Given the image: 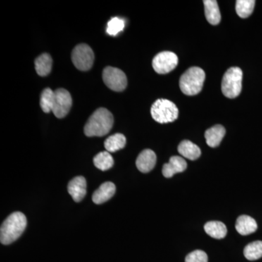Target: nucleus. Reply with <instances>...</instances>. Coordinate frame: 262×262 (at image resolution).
Returning <instances> with one entry per match:
<instances>
[{
	"label": "nucleus",
	"mask_w": 262,
	"mask_h": 262,
	"mask_svg": "<svg viewBox=\"0 0 262 262\" xmlns=\"http://www.w3.org/2000/svg\"><path fill=\"white\" fill-rule=\"evenodd\" d=\"M94 53L87 44H80L74 48L72 60L76 68L80 71H88L92 68L94 62Z\"/></svg>",
	"instance_id": "6"
},
{
	"label": "nucleus",
	"mask_w": 262,
	"mask_h": 262,
	"mask_svg": "<svg viewBox=\"0 0 262 262\" xmlns=\"http://www.w3.org/2000/svg\"><path fill=\"white\" fill-rule=\"evenodd\" d=\"M204 229L208 235L215 239L225 238L227 233V227L225 224L217 221H213L206 223Z\"/></svg>",
	"instance_id": "18"
},
{
	"label": "nucleus",
	"mask_w": 262,
	"mask_h": 262,
	"mask_svg": "<svg viewBox=\"0 0 262 262\" xmlns=\"http://www.w3.org/2000/svg\"><path fill=\"white\" fill-rule=\"evenodd\" d=\"M243 72L239 67H231L225 72L222 82V91L226 97L234 98L242 91Z\"/></svg>",
	"instance_id": "5"
},
{
	"label": "nucleus",
	"mask_w": 262,
	"mask_h": 262,
	"mask_svg": "<svg viewBox=\"0 0 262 262\" xmlns=\"http://www.w3.org/2000/svg\"><path fill=\"white\" fill-rule=\"evenodd\" d=\"M94 163L96 168L102 171H105L113 166L114 159L110 152L102 151L95 156Z\"/></svg>",
	"instance_id": "21"
},
{
	"label": "nucleus",
	"mask_w": 262,
	"mask_h": 262,
	"mask_svg": "<svg viewBox=\"0 0 262 262\" xmlns=\"http://www.w3.org/2000/svg\"><path fill=\"white\" fill-rule=\"evenodd\" d=\"M208 260L206 252L201 250H196L187 255L185 262H208Z\"/></svg>",
	"instance_id": "26"
},
{
	"label": "nucleus",
	"mask_w": 262,
	"mask_h": 262,
	"mask_svg": "<svg viewBox=\"0 0 262 262\" xmlns=\"http://www.w3.org/2000/svg\"><path fill=\"white\" fill-rule=\"evenodd\" d=\"M245 257L255 261L262 257V241H255L247 245L244 249Z\"/></svg>",
	"instance_id": "22"
},
{
	"label": "nucleus",
	"mask_w": 262,
	"mask_h": 262,
	"mask_svg": "<svg viewBox=\"0 0 262 262\" xmlns=\"http://www.w3.org/2000/svg\"><path fill=\"white\" fill-rule=\"evenodd\" d=\"M187 167V162L184 158L179 156H173L170 158L168 163L163 165V174L165 178H171L175 174L184 172Z\"/></svg>",
	"instance_id": "11"
},
{
	"label": "nucleus",
	"mask_w": 262,
	"mask_h": 262,
	"mask_svg": "<svg viewBox=\"0 0 262 262\" xmlns=\"http://www.w3.org/2000/svg\"><path fill=\"white\" fill-rule=\"evenodd\" d=\"M126 144V138L122 134H116L110 136L104 142V147L108 152H115L123 149Z\"/></svg>",
	"instance_id": "20"
},
{
	"label": "nucleus",
	"mask_w": 262,
	"mask_h": 262,
	"mask_svg": "<svg viewBox=\"0 0 262 262\" xmlns=\"http://www.w3.org/2000/svg\"><path fill=\"white\" fill-rule=\"evenodd\" d=\"M72 106V98L68 91L63 89L55 91V101L53 113L58 118H63L70 113Z\"/></svg>",
	"instance_id": "9"
},
{
	"label": "nucleus",
	"mask_w": 262,
	"mask_h": 262,
	"mask_svg": "<svg viewBox=\"0 0 262 262\" xmlns=\"http://www.w3.org/2000/svg\"><path fill=\"white\" fill-rule=\"evenodd\" d=\"M236 230L241 235H248L256 232L258 228L257 223L252 217L242 215L237 218L235 225Z\"/></svg>",
	"instance_id": "14"
},
{
	"label": "nucleus",
	"mask_w": 262,
	"mask_h": 262,
	"mask_svg": "<svg viewBox=\"0 0 262 262\" xmlns=\"http://www.w3.org/2000/svg\"><path fill=\"white\" fill-rule=\"evenodd\" d=\"M179 63L177 54L170 51H163L155 56L152 61L153 69L157 73L165 75L173 71Z\"/></svg>",
	"instance_id": "8"
},
{
	"label": "nucleus",
	"mask_w": 262,
	"mask_h": 262,
	"mask_svg": "<svg viewBox=\"0 0 262 262\" xmlns=\"http://www.w3.org/2000/svg\"><path fill=\"white\" fill-rule=\"evenodd\" d=\"M157 156L151 149H144L136 159V167L141 173H149L156 165Z\"/></svg>",
	"instance_id": "10"
},
{
	"label": "nucleus",
	"mask_w": 262,
	"mask_h": 262,
	"mask_svg": "<svg viewBox=\"0 0 262 262\" xmlns=\"http://www.w3.org/2000/svg\"><path fill=\"white\" fill-rule=\"evenodd\" d=\"M256 1L254 0H237L236 12L241 18H246L252 14Z\"/></svg>",
	"instance_id": "23"
},
{
	"label": "nucleus",
	"mask_w": 262,
	"mask_h": 262,
	"mask_svg": "<svg viewBox=\"0 0 262 262\" xmlns=\"http://www.w3.org/2000/svg\"><path fill=\"white\" fill-rule=\"evenodd\" d=\"M205 15L211 25H217L221 21V13L218 3L215 0H204Z\"/></svg>",
	"instance_id": "16"
},
{
	"label": "nucleus",
	"mask_w": 262,
	"mask_h": 262,
	"mask_svg": "<svg viewBox=\"0 0 262 262\" xmlns=\"http://www.w3.org/2000/svg\"><path fill=\"white\" fill-rule=\"evenodd\" d=\"M55 91L51 89L43 90L40 96V106L42 111L46 113L52 112L54 105Z\"/></svg>",
	"instance_id": "24"
},
{
	"label": "nucleus",
	"mask_w": 262,
	"mask_h": 262,
	"mask_svg": "<svg viewBox=\"0 0 262 262\" xmlns=\"http://www.w3.org/2000/svg\"><path fill=\"white\" fill-rule=\"evenodd\" d=\"M87 182L82 177H75L68 184V192L72 199L77 203L82 201L86 195Z\"/></svg>",
	"instance_id": "12"
},
{
	"label": "nucleus",
	"mask_w": 262,
	"mask_h": 262,
	"mask_svg": "<svg viewBox=\"0 0 262 262\" xmlns=\"http://www.w3.org/2000/svg\"><path fill=\"white\" fill-rule=\"evenodd\" d=\"M35 70L37 73L41 77H46L51 73L53 60L51 56L48 53H43L36 58Z\"/></svg>",
	"instance_id": "19"
},
{
	"label": "nucleus",
	"mask_w": 262,
	"mask_h": 262,
	"mask_svg": "<svg viewBox=\"0 0 262 262\" xmlns=\"http://www.w3.org/2000/svg\"><path fill=\"white\" fill-rule=\"evenodd\" d=\"M27 217L23 213L15 212L3 222L0 229V241L3 245H9L20 237L27 227Z\"/></svg>",
	"instance_id": "2"
},
{
	"label": "nucleus",
	"mask_w": 262,
	"mask_h": 262,
	"mask_svg": "<svg viewBox=\"0 0 262 262\" xmlns=\"http://www.w3.org/2000/svg\"><path fill=\"white\" fill-rule=\"evenodd\" d=\"M116 192V187L113 183H103L93 194L92 200L96 204H102L111 199Z\"/></svg>",
	"instance_id": "13"
},
{
	"label": "nucleus",
	"mask_w": 262,
	"mask_h": 262,
	"mask_svg": "<svg viewBox=\"0 0 262 262\" xmlns=\"http://www.w3.org/2000/svg\"><path fill=\"white\" fill-rule=\"evenodd\" d=\"M225 134V128L222 125H216L211 127V128L208 129L205 134L207 144L210 147H217L222 142Z\"/></svg>",
	"instance_id": "15"
},
{
	"label": "nucleus",
	"mask_w": 262,
	"mask_h": 262,
	"mask_svg": "<svg viewBox=\"0 0 262 262\" xmlns=\"http://www.w3.org/2000/svg\"><path fill=\"white\" fill-rule=\"evenodd\" d=\"M151 115L155 121L161 124L168 123L177 120L179 108L169 100L158 99L151 106Z\"/></svg>",
	"instance_id": "4"
},
{
	"label": "nucleus",
	"mask_w": 262,
	"mask_h": 262,
	"mask_svg": "<svg viewBox=\"0 0 262 262\" xmlns=\"http://www.w3.org/2000/svg\"><path fill=\"white\" fill-rule=\"evenodd\" d=\"M206 79V73L200 67L188 69L181 77L179 86L183 94L187 96H195L202 91Z\"/></svg>",
	"instance_id": "3"
},
{
	"label": "nucleus",
	"mask_w": 262,
	"mask_h": 262,
	"mask_svg": "<svg viewBox=\"0 0 262 262\" xmlns=\"http://www.w3.org/2000/svg\"><path fill=\"white\" fill-rule=\"evenodd\" d=\"M125 28V22L120 18H112L107 24L106 32L111 36H116L118 33L122 32Z\"/></svg>",
	"instance_id": "25"
},
{
	"label": "nucleus",
	"mask_w": 262,
	"mask_h": 262,
	"mask_svg": "<svg viewBox=\"0 0 262 262\" xmlns=\"http://www.w3.org/2000/svg\"><path fill=\"white\" fill-rule=\"evenodd\" d=\"M179 154L190 160H195L201 157V151L199 146L190 141L184 140L178 146Z\"/></svg>",
	"instance_id": "17"
},
{
	"label": "nucleus",
	"mask_w": 262,
	"mask_h": 262,
	"mask_svg": "<svg viewBox=\"0 0 262 262\" xmlns=\"http://www.w3.org/2000/svg\"><path fill=\"white\" fill-rule=\"evenodd\" d=\"M114 125L113 114L105 108H98L90 117L84 127V134L89 137L106 136Z\"/></svg>",
	"instance_id": "1"
},
{
	"label": "nucleus",
	"mask_w": 262,
	"mask_h": 262,
	"mask_svg": "<svg viewBox=\"0 0 262 262\" xmlns=\"http://www.w3.org/2000/svg\"><path fill=\"white\" fill-rule=\"evenodd\" d=\"M103 80L105 84L112 91L120 92L126 89L127 77L120 69L107 67L103 71Z\"/></svg>",
	"instance_id": "7"
}]
</instances>
